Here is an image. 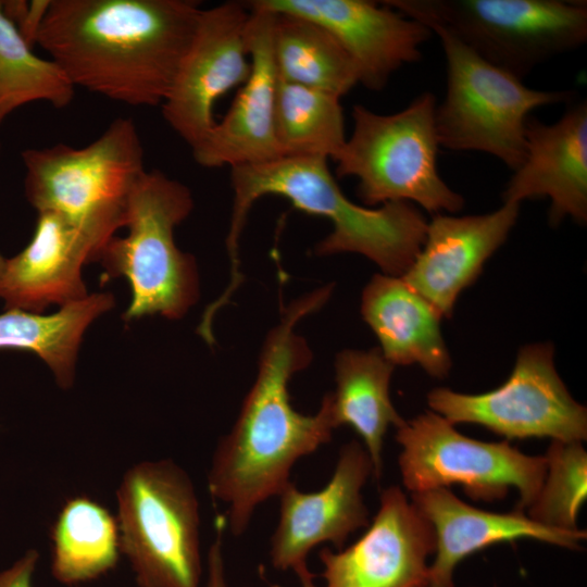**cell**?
Masks as SVG:
<instances>
[{"label": "cell", "instance_id": "6da1fadb", "mask_svg": "<svg viewBox=\"0 0 587 587\" xmlns=\"http://www.w3.org/2000/svg\"><path fill=\"white\" fill-rule=\"evenodd\" d=\"M332 289L319 288L283 311L266 337L240 413L214 451L208 488L213 499L227 505L225 522L235 536L247 529L258 505L279 496L291 482L294 464L327 444L337 428L330 392L315 414L305 415L294 409L288 391L290 378L312 359L296 325L321 309Z\"/></svg>", "mask_w": 587, "mask_h": 587}, {"label": "cell", "instance_id": "7a4b0ae2", "mask_svg": "<svg viewBox=\"0 0 587 587\" xmlns=\"http://www.w3.org/2000/svg\"><path fill=\"white\" fill-rule=\"evenodd\" d=\"M201 10L191 0H49L36 43L75 87L161 105Z\"/></svg>", "mask_w": 587, "mask_h": 587}, {"label": "cell", "instance_id": "3957f363", "mask_svg": "<svg viewBox=\"0 0 587 587\" xmlns=\"http://www.w3.org/2000/svg\"><path fill=\"white\" fill-rule=\"evenodd\" d=\"M234 191L226 237L230 264L239 263V240L248 213L265 196L286 198L308 214L326 217L332 232L315 247L317 255L360 253L385 274L402 276L412 265L426 236L427 223L410 202H388L372 209L342 192L322 157H282L230 168Z\"/></svg>", "mask_w": 587, "mask_h": 587}, {"label": "cell", "instance_id": "277c9868", "mask_svg": "<svg viewBox=\"0 0 587 587\" xmlns=\"http://www.w3.org/2000/svg\"><path fill=\"white\" fill-rule=\"evenodd\" d=\"M25 196L37 212H53L78 227L97 259L125 227L129 197L147 171L143 147L132 118L117 117L92 142L22 152ZM96 259V260H97Z\"/></svg>", "mask_w": 587, "mask_h": 587}, {"label": "cell", "instance_id": "5b68a950", "mask_svg": "<svg viewBox=\"0 0 587 587\" xmlns=\"http://www.w3.org/2000/svg\"><path fill=\"white\" fill-rule=\"evenodd\" d=\"M436 105L430 91L392 114L354 105L352 132L334 160L337 177H355L366 205L410 202L433 215L462 210L463 197L438 172Z\"/></svg>", "mask_w": 587, "mask_h": 587}, {"label": "cell", "instance_id": "8992f818", "mask_svg": "<svg viewBox=\"0 0 587 587\" xmlns=\"http://www.w3.org/2000/svg\"><path fill=\"white\" fill-rule=\"evenodd\" d=\"M193 202L187 186L159 170L146 171L127 208L125 237L113 236L100 251L102 280L125 277L132 301L126 321L148 314L182 317L197 301L195 259L182 252L174 228L190 213Z\"/></svg>", "mask_w": 587, "mask_h": 587}, {"label": "cell", "instance_id": "52a82bcc", "mask_svg": "<svg viewBox=\"0 0 587 587\" xmlns=\"http://www.w3.org/2000/svg\"><path fill=\"white\" fill-rule=\"evenodd\" d=\"M427 27L439 38L446 59V95L435 109L439 146L490 154L514 172L525 158L530 112L570 102L575 92L529 88L482 59L444 27Z\"/></svg>", "mask_w": 587, "mask_h": 587}, {"label": "cell", "instance_id": "ba28073f", "mask_svg": "<svg viewBox=\"0 0 587 587\" xmlns=\"http://www.w3.org/2000/svg\"><path fill=\"white\" fill-rule=\"evenodd\" d=\"M426 26L454 35L488 63L523 80L587 41V4L560 0H388Z\"/></svg>", "mask_w": 587, "mask_h": 587}, {"label": "cell", "instance_id": "9c48e42d", "mask_svg": "<svg viewBox=\"0 0 587 587\" xmlns=\"http://www.w3.org/2000/svg\"><path fill=\"white\" fill-rule=\"evenodd\" d=\"M121 553L139 587H200V512L193 484L172 460L128 469L116 491Z\"/></svg>", "mask_w": 587, "mask_h": 587}, {"label": "cell", "instance_id": "30bf717a", "mask_svg": "<svg viewBox=\"0 0 587 587\" xmlns=\"http://www.w3.org/2000/svg\"><path fill=\"white\" fill-rule=\"evenodd\" d=\"M401 446L398 463L411 492L459 485L473 500H501L519 492L516 510L528 509L546 474L544 457L521 452L508 440L466 437L441 415L426 411L396 428Z\"/></svg>", "mask_w": 587, "mask_h": 587}, {"label": "cell", "instance_id": "8fae6325", "mask_svg": "<svg viewBox=\"0 0 587 587\" xmlns=\"http://www.w3.org/2000/svg\"><path fill=\"white\" fill-rule=\"evenodd\" d=\"M433 412L453 425L477 424L507 440L587 438V411L569 392L553 363V346L521 348L509 378L484 394L434 388L427 395Z\"/></svg>", "mask_w": 587, "mask_h": 587}, {"label": "cell", "instance_id": "7c38bea8", "mask_svg": "<svg viewBox=\"0 0 587 587\" xmlns=\"http://www.w3.org/2000/svg\"><path fill=\"white\" fill-rule=\"evenodd\" d=\"M249 16L247 3L237 1L200 12L173 86L161 104L165 122L191 149L213 127L217 99L243 85L250 75Z\"/></svg>", "mask_w": 587, "mask_h": 587}, {"label": "cell", "instance_id": "4fadbf2b", "mask_svg": "<svg viewBox=\"0 0 587 587\" xmlns=\"http://www.w3.org/2000/svg\"><path fill=\"white\" fill-rule=\"evenodd\" d=\"M373 475L365 448L358 441L344 445L329 482L319 491H300L292 482L279 494L278 524L271 538L272 565L292 570L301 587L314 584L307 565L310 551L330 542L344 548L351 534L370 524L362 489Z\"/></svg>", "mask_w": 587, "mask_h": 587}, {"label": "cell", "instance_id": "5bb4252c", "mask_svg": "<svg viewBox=\"0 0 587 587\" xmlns=\"http://www.w3.org/2000/svg\"><path fill=\"white\" fill-rule=\"evenodd\" d=\"M435 552L429 522L398 486L384 489L364 534L337 552L323 548V587H430Z\"/></svg>", "mask_w": 587, "mask_h": 587}, {"label": "cell", "instance_id": "9a60e30c", "mask_svg": "<svg viewBox=\"0 0 587 587\" xmlns=\"http://www.w3.org/2000/svg\"><path fill=\"white\" fill-rule=\"evenodd\" d=\"M279 14L311 20L327 29L353 61L359 84L380 91L392 74L422 58L432 37L423 23L386 3L367 0H253Z\"/></svg>", "mask_w": 587, "mask_h": 587}, {"label": "cell", "instance_id": "2e32d148", "mask_svg": "<svg viewBox=\"0 0 587 587\" xmlns=\"http://www.w3.org/2000/svg\"><path fill=\"white\" fill-rule=\"evenodd\" d=\"M246 3L250 9L246 38L251 71L227 113L191 149L195 161L208 168H233L282 158L274 130L278 80L272 51L275 13Z\"/></svg>", "mask_w": 587, "mask_h": 587}, {"label": "cell", "instance_id": "e0dca14e", "mask_svg": "<svg viewBox=\"0 0 587 587\" xmlns=\"http://www.w3.org/2000/svg\"><path fill=\"white\" fill-rule=\"evenodd\" d=\"M525 158L502 192L503 203L549 198V223L587 222V102L573 103L554 123L526 122Z\"/></svg>", "mask_w": 587, "mask_h": 587}, {"label": "cell", "instance_id": "ac0fdd59", "mask_svg": "<svg viewBox=\"0 0 587 587\" xmlns=\"http://www.w3.org/2000/svg\"><path fill=\"white\" fill-rule=\"evenodd\" d=\"M519 203L475 215L434 214L424 243L401 276L445 317L459 295L480 274L484 263L507 240L516 223Z\"/></svg>", "mask_w": 587, "mask_h": 587}, {"label": "cell", "instance_id": "d6986e66", "mask_svg": "<svg viewBox=\"0 0 587 587\" xmlns=\"http://www.w3.org/2000/svg\"><path fill=\"white\" fill-rule=\"evenodd\" d=\"M411 501L429 522L435 535V559L429 564L430 587H454L457 565L473 553L500 542L533 539L578 549L586 530L542 525L521 510L497 513L459 499L449 488L411 494Z\"/></svg>", "mask_w": 587, "mask_h": 587}, {"label": "cell", "instance_id": "ffe728a7", "mask_svg": "<svg viewBox=\"0 0 587 587\" xmlns=\"http://www.w3.org/2000/svg\"><path fill=\"white\" fill-rule=\"evenodd\" d=\"M96 259L95 246L78 227L57 213L38 212L29 243L4 261L0 299L5 310L33 313L79 301L88 296L83 264Z\"/></svg>", "mask_w": 587, "mask_h": 587}, {"label": "cell", "instance_id": "44dd1931", "mask_svg": "<svg viewBox=\"0 0 587 587\" xmlns=\"http://www.w3.org/2000/svg\"><path fill=\"white\" fill-rule=\"evenodd\" d=\"M361 312L391 364H417L437 378L449 374L452 363L440 330L442 316L401 276L374 275L363 290Z\"/></svg>", "mask_w": 587, "mask_h": 587}, {"label": "cell", "instance_id": "7402d4cb", "mask_svg": "<svg viewBox=\"0 0 587 587\" xmlns=\"http://www.w3.org/2000/svg\"><path fill=\"white\" fill-rule=\"evenodd\" d=\"M394 369L379 348L347 349L335 361L336 390L330 394L336 426L349 425L361 437L376 479L382 476L386 433L404 423L389 395Z\"/></svg>", "mask_w": 587, "mask_h": 587}, {"label": "cell", "instance_id": "603a6c76", "mask_svg": "<svg viewBox=\"0 0 587 587\" xmlns=\"http://www.w3.org/2000/svg\"><path fill=\"white\" fill-rule=\"evenodd\" d=\"M114 305L110 294H92L49 315L10 309L0 314V349L40 357L64 389L74 382L75 362L89 324Z\"/></svg>", "mask_w": 587, "mask_h": 587}, {"label": "cell", "instance_id": "cb8c5ba5", "mask_svg": "<svg viewBox=\"0 0 587 587\" xmlns=\"http://www.w3.org/2000/svg\"><path fill=\"white\" fill-rule=\"evenodd\" d=\"M272 51L282 80L339 98L359 84L357 67L347 51L327 29L311 20L275 13Z\"/></svg>", "mask_w": 587, "mask_h": 587}, {"label": "cell", "instance_id": "d4e9b609", "mask_svg": "<svg viewBox=\"0 0 587 587\" xmlns=\"http://www.w3.org/2000/svg\"><path fill=\"white\" fill-rule=\"evenodd\" d=\"M53 577L68 586L108 573L120 558L116 519L101 504L75 497L61 509L51 529Z\"/></svg>", "mask_w": 587, "mask_h": 587}, {"label": "cell", "instance_id": "484cf974", "mask_svg": "<svg viewBox=\"0 0 587 587\" xmlns=\"http://www.w3.org/2000/svg\"><path fill=\"white\" fill-rule=\"evenodd\" d=\"M274 130L282 157L334 161L347 139L340 98L278 78Z\"/></svg>", "mask_w": 587, "mask_h": 587}, {"label": "cell", "instance_id": "4316f807", "mask_svg": "<svg viewBox=\"0 0 587 587\" xmlns=\"http://www.w3.org/2000/svg\"><path fill=\"white\" fill-rule=\"evenodd\" d=\"M75 86L51 59L33 52L0 1V125L16 109L45 101L57 109L74 99Z\"/></svg>", "mask_w": 587, "mask_h": 587}, {"label": "cell", "instance_id": "83f0119b", "mask_svg": "<svg viewBox=\"0 0 587 587\" xmlns=\"http://www.w3.org/2000/svg\"><path fill=\"white\" fill-rule=\"evenodd\" d=\"M544 458L545 478L527 515L552 528L578 529L577 515L587 497V452L580 441L551 440Z\"/></svg>", "mask_w": 587, "mask_h": 587}, {"label": "cell", "instance_id": "f1b7e54d", "mask_svg": "<svg viewBox=\"0 0 587 587\" xmlns=\"http://www.w3.org/2000/svg\"><path fill=\"white\" fill-rule=\"evenodd\" d=\"M225 519L216 523V535L211 544L207 558V582L204 587H228L222 548V533Z\"/></svg>", "mask_w": 587, "mask_h": 587}, {"label": "cell", "instance_id": "f546056e", "mask_svg": "<svg viewBox=\"0 0 587 587\" xmlns=\"http://www.w3.org/2000/svg\"><path fill=\"white\" fill-rule=\"evenodd\" d=\"M38 559L36 550H28L11 567L0 572V587H32V577Z\"/></svg>", "mask_w": 587, "mask_h": 587}, {"label": "cell", "instance_id": "4dcf8cb0", "mask_svg": "<svg viewBox=\"0 0 587 587\" xmlns=\"http://www.w3.org/2000/svg\"><path fill=\"white\" fill-rule=\"evenodd\" d=\"M4 261H5V259L0 255V277H1V274H2V271H3Z\"/></svg>", "mask_w": 587, "mask_h": 587}]
</instances>
